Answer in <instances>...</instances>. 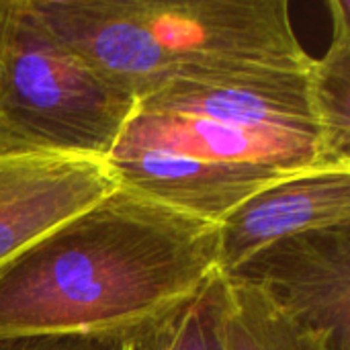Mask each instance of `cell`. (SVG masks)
Returning <instances> with one entry per match:
<instances>
[{"mask_svg":"<svg viewBox=\"0 0 350 350\" xmlns=\"http://www.w3.org/2000/svg\"><path fill=\"white\" fill-rule=\"evenodd\" d=\"M342 224H350V166L281 178L217 224V269L228 277L279 240Z\"/></svg>","mask_w":350,"mask_h":350,"instance_id":"ba28073f","label":"cell"},{"mask_svg":"<svg viewBox=\"0 0 350 350\" xmlns=\"http://www.w3.org/2000/svg\"><path fill=\"white\" fill-rule=\"evenodd\" d=\"M105 162L121 187L209 224L281 178L350 166L324 135L139 109Z\"/></svg>","mask_w":350,"mask_h":350,"instance_id":"3957f363","label":"cell"},{"mask_svg":"<svg viewBox=\"0 0 350 350\" xmlns=\"http://www.w3.org/2000/svg\"><path fill=\"white\" fill-rule=\"evenodd\" d=\"M326 6L332 16V37L326 53L314 57L312 78L334 142L350 154V4L328 0Z\"/></svg>","mask_w":350,"mask_h":350,"instance_id":"8fae6325","label":"cell"},{"mask_svg":"<svg viewBox=\"0 0 350 350\" xmlns=\"http://www.w3.org/2000/svg\"><path fill=\"white\" fill-rule=\"evenodd\" d=\"M217 269V224L127 187L0 267V336L142 332Z\"/></svg>","mask_w":350,"mask_h":350,"instance_id":"6da1fadb","label":"cell"},{"mask_svg":"<svg viewBox=\"0 0 350 350\" xmlns=\"http://www.w3.org/2000/svg\"><path fill=\"white\" fill-rule=\"evenodd\" d=\"M228 277L262 289L332 350H350V224L279 240Z\"/></svg>","mask_w":350,"mask_h":350,"instance_id":"5b68a950","label":"cell"},{"mask_svg":"<svg viewBox=\"0 0 350 350\" xmlns=\"http://www.w3.org/2000/svg\"><path fill=\"white\" fill-rule=\"evenodd\" d=\"M139 332L111 334H4L0 350H137Z\"/></svg>","mask_w":350,"mask_h":350,"instance_id":"7c38bea8","label":"cell"},{"mask_svg":"<svg viewBox=\"0 0 350 350\" xmlns=\"http://www.w3.org/2000/svg\"><path fill=\"white\" fill-rule=\"evenodd\" d=\"M314 64V62H312ZM146 113L187 115L248 127H277L332 137L308 70H260L201 80H174L137 100Z\"/></svg>","mask_w":350,"mask_h":350,"instance_id":"8992f818","label":"cell"},{"mask_svg":"<svg viewBox=\"0 0 350 350\" xmlns=\"http://www.w3.org/2000/svg\"><path fill=\"white\" fill-rule=\"evenodd\" d=\"M41 21L139 98L174 80L308 70L287 0H31Z\"/></svg>","mask_w":350,"mask_h":350,"instance_id":"7a4b0ae2","label":"cell"},{"mask_svg":"<svg viewBox=\"0 0 350 350\" xmlns=\"http://www.w3.org/2000/svg\"><path fill=\"white\" fill-rule=\"evenodd\" d=\"M228 310L230 281L215 271L193 297L139 332L137 350H226Z\"/></svg>","mask_w":350,"mask_h":350,"instance_id":"30bf717a","label":"cell"},{"mask_svg":"<svg viewBox=\"0 0 350 350\" xmlns=\"http://www.w3.org/2000/svg\"><path fill=\"white\" fill-rule=\"evenodd\" d=\"M12 2L14 0H0V74H2V62L6 51V39H8V25L12 14Z\"/></svg>","mask_w":350,"mask_h":350,"instance_id":"4fadbf2b","label":"cell"},{"mask_svg":"<svg viewBox=\"0 0 350 350\" xmlns=\"http://www.w3.org/2000/svg\"><path fill=\"white\" fill-rule=\"evenodd\" d=\"M137 96L68 47L14 0L0 74V156H70L105 162Z\"/></svg>","mask_w":350,"mask_h":350,"instance_id":"277c9868","label":"cell"},{"mask_svg":"<svg viewBox=\"0 0 350 350\" xmlns=\"http://www.w3.org/2000/svg\"><path fill=\"white\" fill-rule=\"evenodd\" d=\"M117 187L100 160L0 156V267Z\"/></svg>","mask_w":350,"mask_h":350,"instance_id":"52a82bcc","label":"cell"},{"mask_svg":"<svg viewBox=\"0 0 350 350\" xmlns=\"http://www.w3.org/2000/svg\"><path fill=\"white\" fill-rule=\"evenodd\" d=\"M226 350H332L322 332L285 314L262 289L230 279Z\"/></svg>","mask_w":350,"mask_h":350,"instance_id":"9c48e42d","label":"cell"}]
</instances>
